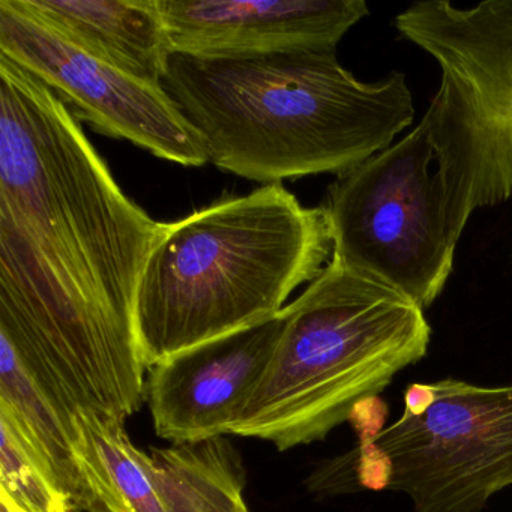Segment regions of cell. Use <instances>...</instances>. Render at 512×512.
Wrapping results in <instances>:
<instances>
[{"label":"cell","mask_w":512,"mask_h":512,"mask_svg":"<svg viewBox=\"0 0 512 512\" xmlns=\"http://www.w3.org/2000/svg\"><path fill=\"white\" fill-rule=\"evenodd\" d=\"M164 229L76 113L0 55V337L79 409L127 419L145 403L136 299Z\"/></svg>","instance_id":"obj_1"},{"label":"cell","mask_w":512,"mask_h":512,"mask_svg":"<svg viewBox=\"0 0 512 512\" xmlns=\"http://www.w3.org/2000/svg\"><path fill=\"white\" fill-rule=\"evenodd\" d=\"M163 86L211 163L265 185L320 173L340 178L388 149L415 118L403 73L359 82L335 53H172Z\"/></svg>","instance_id":"obj_2"},{"label":"cell","mask_w":512,"mask_h":512,"mask_svg":"<svg viewBox=\"0 0 512 512\" xmlns=\"http://www.w3.org/2000/svg\"><path fill=\"white\" fill-rule=\"evenodd\" d=\"M332 253L325 206L307 208L281 184L226 197L166 224L137 290L146 370L277 316Z\"/></svg>","instance_id":"obj_3"},{"label":"cell","mask_w":512,"mask_h":512,"mask_svg":"<svg viewBox=\"0 0 512 512\" xmlns=\"http://www.w3.org/2000/svg\"><path fill=\"white\" fill-rule=\"evenodd\" d=\"M271 365L227 436L278 451L325 439L425 358L424 308L331 260L292 304Z\"/></svg>","instance_id":"obj_4"},{"label":"cell","mask_w":512,"mask_h":512,"mask_svg":"<svg viewBox=\"0 0 512 512\" xmlns=\"http://www.w3.org/2000/svg\"><path fill=\"white\" fill-rule=\"evenodd\" d=\"M395 28L442 70L424 119L446 233L457 245L473 211L512 199V0L470 10L418 2L398 14Z\"/></svg>","instance_id":"obj_5"},{"label":"cell","mask_w":512,"mask_h":512,"mask_svg":"<svg viewBox=\"0 0 512 512\" xmlns=\"http://www.w3.org/2000/svg\"><path fill=\"white\" fill-rule=\"evenodd\" d=\"M356 430L353 490L397 491L413 512H482L512 488V385L412 383L397 421Z\"/></svg>","instance_id":"obj_6"},{"label":"cell","mask_w":512,"mask_h":512,"mask_svg":"<svg viewBox=\"0 0 512 512\" xmlns=\"http://www.w3.org/2000/svg\"><path fill=\"white\" fill-rule=\"evenodd\" d=\"M425 119L412 133L340 176L329 187L332 259L419 307L442 293L454 266L443 191Z\"/></svg>","instance_id":"obj_7"},{"label":"cell","mask_w":512,"mask_h":512,"mask_svg":"<svg viewBox=\"0 0 512 512\" xmlns=\"http://www.w3.org/2000/svg\"><path fill=\"white\" fill-rule=\"evenodd\" d=\"M0 55L49 86L77 118L113 139L187 167L208 163L205 143L163 85L130 76L0 0Z\"/></svg>","instance_id":"obj_8"},{"label":"cell","mask_w":512,"mask_h":512,"mask_svg":"<svg viewBox=\"0 0 512 512\" xmlns=\"http://www.w3.org/2000/svg\"><path fill=\"white\" fill-rule=\"evenodd\" d=\"M283 329L281 311L152 367L146 400L155 433L170 443L227 434L262 383Z\"/></svg>","instance_id":"obj_9"},{"label":"cell","mask_w":512,"mask_h":512,"mask_svg":"<svg viewBox=\"0 0 512 512\" xmlns=\"http://www.w3.org/2000/svg\"><path fill=\"white\" fill-rule=\"evenodd\" d=\"M172 53L253 58L335 53L368 16L362 0H157Z\"/></svg>","instance_id":"obj_10"},{"label":"cell","mask_w":512,"mask_h":512,"mask_svg":"<svg viewBox=\"0 0 512 512\" xmlns=\"http://www.w3.org/2000/svg\"><path fill=\"white\" fill-rule=\"evenodd\" d=\"M14 7L88 55L163 85L172 55L157 0H11Z\"/></svg>","instance_id":"obj_11"},{"label":"cell","mask_w":512,"mask_h":512,"mask_svg":"<svg viewBox=\"0 0 512 512\" xmlns=\"http://www.w3.org/2000/svg\"><path fill=\"white\" fill-rule=\"evenodd\" d=\"M0 403L11 407L43 452L73 512H104L77 455L79 407L56 383L31 370L4 337H0Z\"/></svg>","instance_id":"obj_12"},{"label":"cell","mask_w":512,"mask_h":512,"mask_svg":"<svg viewBox=\"0 0 512 512\" xmlns=\"http://www.w3.org/2000/svg\"><path fill=\"white\" fill-rule=\"evenodd\" d=\"M152 476L166 512H250L241 454L224 436L151 448Z\"/></svg>","instance_id":"obj_13"},{"label":"cell","mask_w":512,"mask_h":512,"mask_svg":"<svg viewBox=\"0 0 512 512\" xmlns=\"http://www.w3.org/2000/svg\"><path fill=\"white\" fill-rule=\"evenodd\" d=\"M76 422L80 466L104 512H166L151 455L131 442L125 419L80 409Z\"/></svg>","instance_id":"obj_14"},{"label":"cell","mask_w":512,"mask_h":512,"mask_svg":"<svg viewBox=\"0 0 512 512\" xmlns=\"http://www.w3.org/2000/svg\"><path fill=\"white\" fill-rule=\"evenodd\" d=\"M0 505L11 512H73L55 470L5 403H0Z\"/></svg>","instance_id":"obj_15"},{"label":"cell","mask_w":512,"mask_h":512,"mask_svg":"<svg viewBox=\"0 0 512 512\" xmlns=\"http://www.w3.org/2000/svg\"><path fill=\"white\" fill-rule=\"evenodd\" d=\"M0 512H11L10 509L7 508V506L2 505V511Z\"/></svg>","instance_id":"obj_16"}]
</instances>
